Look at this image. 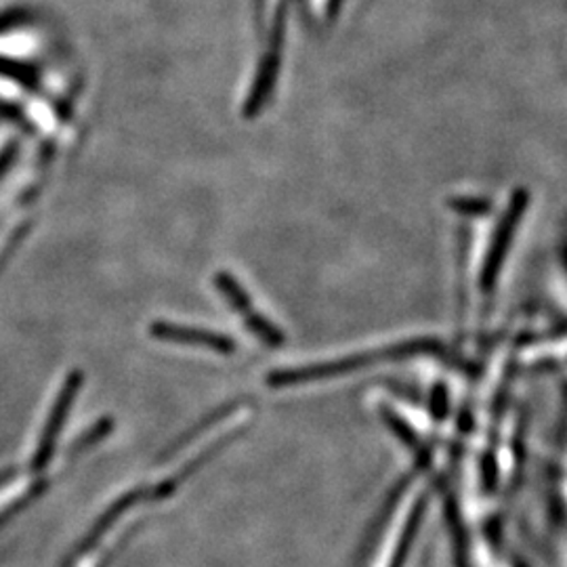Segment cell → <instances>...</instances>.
Wrapping results in <instances>:
<instances>
[{
    "label": "cell",
    "instance_id": "obj_1",
    "mask_svg": "<svg viewBox=\"0 0 567 567\" xmlns=\"http://www.w3.org/2000/svg\"><path fill=\"white\" fill-rule=\"evenodd\" d=\"M446 351V344L437 339H412L405 343H393L383 349H374L360 355L341 358L332 362H320V364L301 365V368H286V370H274L267 374V383L271 386H292L311 383V381H326V379H339L344 374H353L368 365L379 362H393V360H410L419 355H442Z\"/></svg>",
    "mask_w": 567,
    "mask_h": 567
},
{
    "label": "cell",
    "instance_id": "obj_2",
    "mask_svg": "<svg viewBox=\"0 0 567 567\" xmlns=\"http://www.w3.org/2000/svg\"><path fill=\"white\" fill-rule=\"evenodd\" d=\"M527 208V192L526 189H517L513 192L511 200H508L507 210L503 215V219L496 225L492 243L487 248L486 261L482 265V276H480V290L489 295L496 286V280L503 271V265L507 259L508 248L513 243V234L515 229L522 224V217Z\"/></svg>",
    "mask_w": 567,
    "mask_h": 567
},
{
    "label": "cell",
    "instance_id": "obj_3",
    "mask_svg": "<svg viewBox=\"0 0 567 567\" xmlns=\"http://www.w3.org/2000/svg\"><path fill=\"white\" fill-rule=\"evenodd\" d=\"M150 332L154 339L166 343L192 344L204 347L210 351H217L221 355H234L238 344L224 332L196 328V326L171 324V322H154L150 326Z\"/></svg>",
    "mask_w": 567,
    "mask_h": 567
},
{
    "label": "cell",
    "instance_id": "obj_4",
    "mask_svg": "<svg viewBox=\"0 0 567 567\" xmlns=\"http://www.w3.org/2000/svg\"><path fill=\"white\" fill-rule=\"evenodd\" d=\"M215 286H217V290L224 295L225 301L229 303V307L236 309L238 313L248 316L250 311H255V309H252L250 295L244 290L243 284L238 282L231 274L219 271V274L215 276Z\"/></svg>",
    "mask_w": 567,
    "mask_h": 567
},
{
    "label": "cell",
    "instance_id": "obj_5",
    "mask_svg": "<svg viewBox=\"0 0 567 567\" xmlns=\"http://www.w3.org/2000/svg\"><path fill=\"white\" fill-rule=\"evenodd\" d=\"M244 326L267 347H282L286 343V334L282 330L257 311H250L248 316H244Z\"/></svg>",
    "mask_w": 567,
    "mask_h": 567
},
{
    "label": "cell",
    "instance_id": "obj_6",
    "mask_svg": "<svg viewBox=\"0 0 567 567\" xmlns=\"http://www.w3.org/2000/svg\"><path fill=\"white\" fill-rule=\"evenodd\" d=\"M381 416H383L385 425L395 433V437H398L402 444L412 447V450H416L419 454H421L423 450H426V447L423 446V442H421V437H419V433H416L412 426L408 425L398 412H393L391 408L383 405V408H381Z\"/></svg>",
    "mask_w": 567,
    "mask_h": 567
},
{
    "label": "cell",
    "instance_id": "obj_7",
    "mask_svg": "<svg viewBox=\"0 0 567 567\" xmlns=\"http://www.w3.org/2000/svg\"><path fill=\"white\" fill-rule=\"evenodd\" d=\"M238 405H240V402H229V404L221 405V408H217L213 414H208V416L204 419L203 423H198V425L192 426V429H189V431L183 435V440L179 437V440H177L173 446L168 447V458H171L175 452H179L182 447L187 446V444H192V442H194V440H196L200 433H204L206 429H210V426L215 425V423H219V421L225 419L229 412H234Z\"/></svg>",
    "mask_w": 567,
    "mask_h": 567
},
{
    "label": "cell",
    "instance_id": "obj_8",
    "mask_svg": "<svg viewBox=\"0 0 567 567\" xmlns=\"http://www.w3.org/2000/svg\"><path fill=\"white\" fill-rule=\"evenodd\" d=\"M450 206L463 215V217H486L492 213V203L486 198H473V196H461L454 198Z\"/></svg>",
    "mask_w": 567,
    "mask_h": 567
},
{
    "label": "cell",
    "instance_id": "obj_9",
    "mask_svg": "<svg viewBox=\"0 0 567 567\" xmlns=\"http://www.w3.org/2000/svg\"><path fill=\"white\" fill-rule=\"evenodd\" d=\"M429 412H431V416H433L437 423L446 421L447 412H450V395H447V389L444 383H437V385L433 386Z\"/></svg>",
    "mask_w": 567,
    "mask_h": 567
},
{
    "label": "cell",
    "instance_id": "obj_10",
    "mask_svg": "<svg viewBox=\"0 0 567 567\" xmlns=\"http://www.w3.org/2000/svg\"><path fill=\"white\" fill-rule=\"evenodd\" d=\"M482 480H484L486 492H492L498 484V463L494 456H486L482 461Z\"/></svg>",
    "mask_w": 567,
    "mask_h": 567
}]
</instances>
